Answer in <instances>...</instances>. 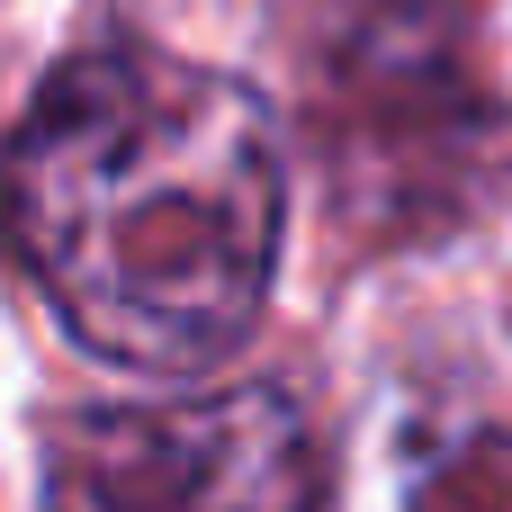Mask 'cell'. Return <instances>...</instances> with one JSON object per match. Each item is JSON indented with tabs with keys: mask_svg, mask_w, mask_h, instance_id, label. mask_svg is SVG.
<instances>
[{
	"mask_svg": "<svg viewBox=\"0 0 512 512\" xmlns=\"http://www.w3.org/2000/svg\"><path fill=\"white\" fill-rule=\"evenodd\" d=\"M18 261L126 369L225 360L279 279L288 144L261 90L171 45L63 54L9 144Z\"/></svg>",
	"mask_w": 512,
	"mask_h": 512,
	"instance_id": "cell-1",
	"label": "cell"
},
{
	"mask_svg": "<svg viewBox=\"0 0 512 512\" xmlns=\"http://www.w3.org/2000/svg\"><path fill=\"white\" fill-rule=\"evenodd\" d=\"M315 144L351 225L432 234L512 180V108L477 81L459 0H360L315 72Z\"/></svg>",
	"mask_w": 512,
	"mask_h": 512,
	"instance_id": "cell-2",
	"label": "cell"
},
{
	"mask_svg": "<svg viewBox=\"0 0 512 512\" xmlns=\"http://www.w3.org/2000/svg\"><path fill=\"white\" fill-rule=\"evenodd\" d=\"M324 441L306 405L270 378L171 396V405H90L45 441V512H315Z\"/></svg>",
	"mask_w": 512,
	"mask_h": 512,
	"instance_id": "cell-3",
	"label": "cell"
},
{
	"mask_svg": "<svg viewBox=\"0 0 512 512\" xmlns=\"http://www.w3.org/2000/svg\"><path fill=\"white\" fill-rule=\"evenodd\" d=\"M378 512H512V414L423 396L387 432Z\"/></svg>",
	"mask_w": 512,
	"mask_h": 512,
	"instance_id": "cell-4",
	"label": "cell"
}]
</instances>
